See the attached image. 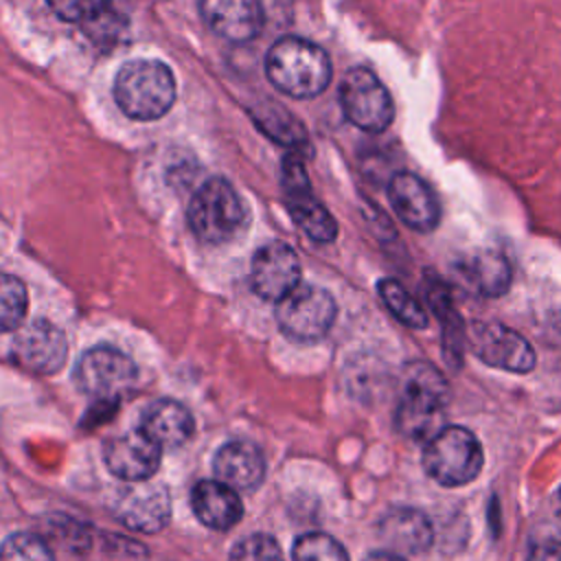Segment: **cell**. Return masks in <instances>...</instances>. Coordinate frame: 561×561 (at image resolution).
<instances>
[{
    "label": "cell",
    "mask_w": 561,
    "mask_h": 561,
    "mask_svg": "<svg viewBox=\"0 0 561 561\" xmlns=\"http://www.w3.org/2000/svg\"><path fill=\"white\" fill-rule=\"evenodd\" d=\"M199 13L213 33L234 44L254 39L263 28L261 0H199Z\"/></svg>",
    "instance_id": "15"
},
{
    "label": "cell",
    "mask_w": 561,
    "mask_h": 561,
    "mask_svg": "<svg viewBox=\"0 0 561 561\" xmlns=\"http://www.w3.org/2000/svg\"><path fill=\"white\" fill-rule=\"evenodd\" d=\"M140 430L149 438H153L162 449H171L184 445L193 436L195 423L191 412L182 403L162 399L147 410Z\"/></svg>",
    "instance_id": "21"
},
{
    "label": "cell",
    "mask_w": 561,
    "mask_h": 561,
    "mask_svg": "<svg viewBox=\"0 0 561 561\" xmlns=\"http://www.w3.org/2000/svg\"><path fill=\"white\" fill-rule=\"evenodd\" d=\"M116 500V517L131 530L156 533L160 530L171 515L169 493L160 484L129 482Z\"/></svg>",
    "instance_id": "16"
},
{
    "label": "cell",
    "mask_w": 561,
    "mask_h": 561,
    "mask_svg": "<svg viewBox=\"0 0 561 561\" xmlns=\"http://www.w3.org/2000/svg\"><path fill=\"white\" fill-rule=\"evenodd\" d=\"M469 351L486 366L508 373H530L537 364L533 344L500 322H473L467 329Z\"/></svg>",
    "instance_id": "9"
},
{
    "label": "cell",
    "mask_w": 561,
    "mask_h": 561,
    "mask_svg": "<svg viewBox=\"0 0 561 561\" xmlns=\"http://www.w3.org/2000/svg\"><path fill=\"white\" fill-rule=\"evenodd\" d=\"M66 355V335L48 320H33L31 324L20 327L11 346L13 362L37 375L57 373L64 366Z\"/></svg>",
    "instance_id": "12"
},
{
    "label": "cell",
    "mask_w": 561,
    "mask_h": 561,
    "mask_svg": "<svg viewBox=\"0 0 561 561\" xmlns=\"http://www.w3.org/2000/svg\"><path fill=\"white\" fill-rule=\"evenodd\" d=\"M114 101L134 121L162 118L175 101L171 68L156 59L123 64L114 79Z\"/></svg>",
    "instance_id": "3"
},
{
    "label": "cell",
    "mask_w": 561,
    "mask_h": 561,
    "mask_svg": "<svg viewBox=\"0 0 561 561\" xmlns=\"http://www.w3.org/2000/svg\"><path fill=\"white\" fill-rule=\"evenodd\" d=\"M28 294L18 276L0 272V333L15 331L26 318Z\"/></svg>",
    "instance_id": "25"
},
{
    "label": "cell",
    "mask_w": 561,
    "mask_h": 561,
    "mask_svg": "<svg viewBox=\"0 0 561 561\" xmlns=\"http://www.w3.org/2000/svg\"><path fill=\"white\" fill-rule=\"evenodd\" d=\"M0 561H55L50 546L33 533H15L0 548Z\"/></svg>",
    "instance_id": "27"
},
{
    "label": "cell",
    "mask_w": 561,
    "mask_h": 561,
    "mask_svg": "<svg viewBox=\"0 0 561 561\" xmlns=\"http://www.w3.org/2000/svg\"><path fill=\"white\" fill-rule=\"evenodd\" d=\"M381 539L390 552L419 554L434 541V528L425 513L416 508H394L379 524Z\"/></svg>",
    "instance_id": "19"
},
{
    "label": "cell",
    "mask_w": 561,
    "mask_h": 561,
    "mask_svg": "<svg viewBox=\"0 0 561 561\" xmlns=\"http://www.w3.org/2000/svg\"><path fill=\"white\" fill-rule=\"evenodd\" d=\"M230 561H285V557L270 535H248L232 548Z\"/></svg>",
    "instance_id": "28"
},
{
    "label": "cell",
    "mask_w": 561,
    "mask_h": 561,
    "mask_svg": "<svg viewBox=\"0 0 561 561\" xmlns=\"http://www.w3.org/2000/svg\"><path fill=\"white\" fill-rule=\"evenodd\" d=\"M388 199L399 219L416 232H432L440 221L438 199L416 173L397 171L388 182Z\"/></svg>",
    "instance_id": "13"
},
{
    "label": "cell",
    "mask_w": 561,
    "mask_h": 561,
    "mask_svg": "<svg viewBox=\"0 0 561 561\" xmlns=\"http://www.w3.org/2000/svg\"><path fill=\"white\" fill-rule=\"evenodd\" d=\"M427 302L436 313L443 331V353L451 366L462 362V353L467 346V327L454 307L451 291L443 280H432L427 287Z\"/></svg>",
    "instance_id": "22"
},
{
    "label": "cell",
    "mask_w": 561,
    "mask_h": 561,
    "mask_svg": "<svg viewBox=\"0 0 561 561\" xmlns=\"http://www.w3.org/2000/svg\"><path fill=\"white\" fill-rule=\"evenodd\" d=\"M377 294L386 309L410 329H425L430 318L425 307L394 278H381L377 283Z\"/></svg>",
    "instance_id": "23"
},
{
    "label": "cell",
    "mask_w": 561,
    "mask_h": 561,
    "mask_svg": "<svg viewBox=\"0 0 561 561\" xmlns=\"http://www.w3.org/2000/svg\"><path fill=\"white\" fill-rule=\"evenodd\" d=\"M364 561H405V559L390 550H377V552H370Z\"/></svg>",
    "instance_id": "31"
},
{
    "label": "cell",
    "mask_w": 561,
    "mask_h": 561,
    "mask_svg": "<svg viewBox=\"0 0 561 561\" xmlns=\"http://www.w3.org/2000/svg\"><path fill=\"white\" fill-rule=\"evenodd\" d=\"M186 217L199 241L217 245L234 239L243 230L248 210L230 182L213 178L195 191Z\"/></svg>",
    "instance_id": "5"
},
{
    "label": "cell",
    "mask_w": 561,
    "mask_h": 561,
    "mask_svg": "<svg viewBox=\"0 0 561 561\" xmlns=\"http://www.w3.org/2000/svg\"><path fill=\"white\" fill-rule=\"evenodd\" d=\"M252 118L270 138H274L276 142H280L285 147L296 149V147L307 145V136H305V129L300 127V123L276 103H265V105L256 107L252 112Z\"/></svg>",
    "instance_id": "24"
},
{
    "label": "cell",
    "mask_w": 561,
    "mask_h": 561,
    "mask_svg": "<svg viewBox=\"0 0 561 561\" xmlns=\"http://www.w3.org/2000/svg\"><path fill=\"white\" fill-rule=\"evenodd\" d=\"M250 285L263 300H283L300 285L298 254L283 241L261 245L252 256Z\"/></svg>",
    "instance_id": "11"
},
{
    "label": "cell",
    "mask_w": 561,
    "mask_h": 561,
    "mask_svg": "<svg viewBox=\"0 0 561 561\" xmlns=\"http://www.w3.org/2000/svg\"><path fill=\"white\" fill-rule=\"evenodd\" d=\"M333 296L316 285H298L276 302V322L280 331L298 342H316L329 333L335 322Z\"/></svg>",
    "instance_id": "7"
},
{
    "label": "cell",
    "mask_w": 561,
    "mask_h": 561,
    "mask_svg": "<svg viewBox=\"0 0 561 561\" xmlns=\"http://www.w3.org/2000/svg\"><path fill=\"white\" fill-rule=\"evenodd\" d=\"M425 473L443 486H462L478 478L484 454L473 432L460 425H443L423 447Z\"/></svg>",
    "instance_id": "4"
},
{
    "label": "cell",
    "mask_w": 561,
    "mask_h": 561,
    "mask_svg": "<svg viewBox=\"0 0 561 561\" xmlns=\"http://www.w3.org/2000/svg\"><path fill=\"white\" fill-rule=\"evenodd\" d=\"M291 561H348L344 546L327 533H307L296 539Z\"/></svg>",
    "instance_id": "26"
},
{
    "label": "cell",
    "mask_w": 561,
    "mask_h": 561,
    "mask_svg": "<svg viewBox=\"0 0 561 561\" xmlns=\"http://www.w3.org/2000/svg\"><path fill=\"white\" fill-rule=\"evenodd\" d=\"M215 476L219 482L245 491L254 489L265 476V458L261 449L250 440H230L219 447L215 462Z\"/></svg>",
    "instance_id": "17"
},
{
    "label": "cell",
    "mask_w": 561,
    "mask_h": 561,
    "mask_svg": "<svg viewBox=\"0 0 561 561\" xmlns=\"http://www.w3.org/2000/svg\"><path fill=\"white\" fill-rule=\"evenodd\" d=\"M110 0H48L53 13L66 22H88L107 9Z\"/></svg>",
    "instance_id": "29"
},
{
    "label": "cell",
    "mask_w": 561,
    "mask_h": 561,
    "mask_svg": "<svg viewBox=\"0 0 561 561\" xmlns=\"http://www.w3.org/2000/svg\"><path fill=\"white\" fill-rule=\"evenodd\" d=\"M528 561H561V543L546 541V543L533 546L528 552Z\"/></svg>",
    "instance_id": "30"
},
{
    "label": "cell",
    "mask_w": 561,
    "mask_h": 561,
    "mask_svg": "<svg viewBox=\"0 0 561 561\" xmlns=\"http://www.w3.org/2000/svg\"><path fill=\"white\" fill-rule=\"evenodd\" d=\"M449 401V383L430 362H412L403 370L397 405V427L403 436L427 440L440 430Z\"/></svg>",
    "instance_id": "1"
},
{
    "label": "cell",
    "mask_w": 561,
    "mask_h": 561,
    "mask_svg": "<svg viewBox=\"0 0 561 561\" xmlns=\"http://www.w3.org/2000/svg\"><path fill=\"white\" fill-rule=\"evenodd\" d=\"M272 85L294 99H313L327 90L333 68L324 48L302 37H280L265 57Z\"/></svg>",
    "instance_id": "2"
},
{
    "label": "cell",
    "mask_w": 561,
    "mask_h": 561,
    "mask_svg": "<svg viewBox=\"0 0 561 561\" xmlns=\"http://www.w3.org/2000/svg\"><path fill=\"white\" fill-rule=\"evenodd\" d=\"M81 392L96 401H116L136 381V364L112 346H94L85 351L75 370Z\"/></svg>",
    "instance_id": "10"
},
{
    "label": "cell",
    "mask_w": 561,
    "mask_h": 561,
    "mask_svg": "<svg viewBox=\"0 0 561 561\" xmlns=\"http://www.w3.org/2000/svg\"><path fill=\"white\" fill-rule=\"evenodd\" d=\"M552 506H554V515L561 519V484H559V489L554 491V497H552Z\"/></svg>",
    "instance_id": "32"
},
{
    "label": "cell",
    "mask_w": 561,
    "mask_h": 561,
    "mask_svg": "<svg viewBox=\"0 0 561 561\" xmlns=\"http://www.w3.org/2000/svg\"><path fill=\"white\" fill-rule=\"evenodd\" d=\"M458 274L482 296L497 298L511 287V265L495 250H473L458 261Z\"/></svg>",
    "instance_id": "20"
},
{
    "label": "cell",
    "mask_w": 561,
    "mask_h": 561,
    "mask_svg": "<svg viewBox=\"0 0 561 561\" xmlns=\"http://www.w3.org/2000/svg\"><path fill=\"white\" fill-rule=\"evenodd\" d=\"M191 506L195 517L215 530L232 528L241 515L243 506L237 491L219 480H202L191 491Z\"/></svg>",
    "instance_id": "18"
},
{
    "label": "cell",
    "mask_w": 561,
    "mask_h": 561,
    "mask_svg": "<svg viewBox=\"0 0 561 561\" xmlns=\"http://www.w3.org/2000/svg\"><path fill=\"white\" fill-rule=\"evenodd\" d=\"M340 103L344 116L362 131L379 134L394 121V103L379 77L364 68H351L340 83Z\"/></svg>",
    "instance_id": "6"
},
{
    "label": "cell",
    "mask_w": 561,
    "mask_h": 561,
    "mask_svg": "<svg viewBox=\"0 0 561 561\" xmlns=\"http://www.w3.org/2000/svg\"><path fill=\"white\" fill-rule=\"evenodd\" d=\"M162 447L142 430L114 436L105 443L103 460L107 469L125 482H145L160 467Z\"/></svg>",
    "instance_id": "14"
},
{
    "label": "cell",
    "mask_w": 561,
    "mask_h": 561,
    "mask_svg": "<svg viewBox=\"0 0 561 561\" xmlns=\"http://www.w3.org/2000/svg\"><path fill=\"white\" fill-rule=\"evenodd\" d=\"M283 193L296 226L318 243H329L337 234V224L324 204L313 195L309 175L298 156L283 160Z\"/></svg>",
    "instance_id": "8"
}]
</instances>
